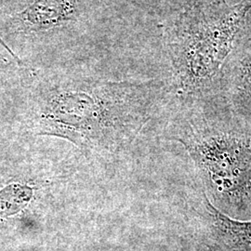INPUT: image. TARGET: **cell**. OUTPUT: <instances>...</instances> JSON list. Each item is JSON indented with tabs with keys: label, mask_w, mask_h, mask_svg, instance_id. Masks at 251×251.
Returning <instances> with one entry per match:
<instances>
[{
	"label": "cell",
	"mask_w": 251,
	"mask_h": 251,
	"mask_svg": "<svg viewBox=\"0 0 251 251\" xmlns=\"http://www.w3.org/2000/svg\"><path fill=\"white\" fill-rule=\"evenodd\" d=\"M0 45H2L3 46V47H4V48H5V49H6V50H8V51H9V53L11 54V55H12V56H13V57H15V58H17V57H16V55H15V54H14V52H12V51H11V50H10V49H9V47H8V46L6 45V44H5V42H4V41H3V40H2V39H1V38H0Z\"/></svg>",
	"instance_id": "6"
},
{
	"label": "cell",
	"mask_w": 251,
	"mask_h": 251,
	"mask_svg": "<svg viewBox=\"0 0 251 251\" xmlns=\"http://www.w3.org/2000/svg\"><path fill=\"white\" fill-rule=\"evenodd\" d=\"M251 9V0L234 6L219 0L194 7L176 20L169 33V46L181 80L198 83L219 70Z\"/></svg>",
	"instance_id": "2"
},
{
	"label": "cell",
	"mask_w": 251,
	"mask_h": 251,
	"mask_svg": "<svg viewBox=\"0 0 251 251\" xmlns=\"http://www.w3.org/2000/svg\"><path fill=\"white\" fill-rule=\"evenodd\" d=\"M236 142H217L206 147L205 162L213 179L238 188L251 179V151Z\"/></svg>",
	"instance_id": "4"
},
{
	"label": "cell",
	"mask_w": 251,
	"mask_h": 251,
	"mask_svg": "<svg viewBox=\"0 0 251 251\" xmlns=\"http://www.w3.org/2000/svg\"></svg>",
	"instance_id": "7"
},
{
	"label": "cell",
	"mask_w": 251,
	"mask_h": 251,
	"mask_svg": "<svg viewBox=\"0 0 251 251\" xmlns=\"http://www.w3.org/2000/svg\"><path fill=\"white\" fill-rule=\"evenodd\" d=\"M210 210L215 216L217 224L221 230L237 244L251 246V222H238L229 219L219 212L214 206L208 204Z\"/></svg>",
	"instance_id": "5"
},
{
	"label": "cell",
	"mask_w": 251,
	"mask_h": 251,
	"mask_svg": "<svg viewBox=\"0 0 251 251\" xmlns=\"http://www.w3.org/2000/svg\"><path fill=\"white\" fill-rule=\"evenodd\" d=\"M141 90L129 82L40 75L32 94L34 132L66 140L87 157H116L143 123Z\"/></svg>",
	"instance_id": "1"
},
{
	"label": "cell",
	"mask_w": 251,
	"mask_h": 251,
	"mask_svg": "<svg viewBox=\"0 0 251 251\" xmlns=\"http://www.w3.org/2000/svg\"><path fill=\"white\" fill-rule=\"evenodd\" d=\"M93 0H30L12 18L20 31L35 36H50L84 24Z\"/></svg>",
	"instance_id": "3"
}]
</instances>
